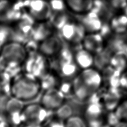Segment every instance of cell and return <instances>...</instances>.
<instances>
[{
    "label": "cell",
    "instance_id": "4",
    "mask_svg": "<svg viewBox=\"0 0 127 127\" xmlns=\"http://www.w3.org/2000/svg\"><path fill=\"white\" fill-rule=\"evenodd\" d=\"M53 112L45 109L40 103H31L25 105L22 111L23 124L26 126L39 127L49 121Z\"/></svg>",
    "mask_w": 127,
    "mask_h": 127
},
{
    "label": "cell",
    "instance_id": "21",
    "mask_svg": "<svg viewBox=\"0 0 127 127\" xmlns=\"http://www.w3.org/2000/svg\"><path fill=\"white\" fill-rule=\"evenodd\" d=\"M110 65L122 72L125 71L127 68V56L125 52L120 51L114 54L111 58Z\"/></svg>",
    "mask_w": 127,
    "mask_h": 127
},
{
    "label": "cell",
    "instance_id": "26",
    "mask_svg": "<svg viewBox=\"0 0 127 127\" xmlns=\"http://www.w3.org/2000/svg\"><path fill=\"white\" fill-rule=\"evenodd\" d=\"M65 127H85L87 126V122L80 115L74 114L64 121Z\"/></svg>",
    "mask_w": 127,
    "mask_h": 127
},
{
    "label": "cell",
    "instance_id": "6",
    "mask_svg": "<svg viewBox=\"0 0 127 127\" xmlns=\"http://www.w3.org/2000/svg\"><path fill=\"white\" fill-rule=\"evenodd\" d=\"M24 8L35 22L49 21L53 14L51 4L46 0H28Z\"/></svg>",
    "mask_w": 127,
    "mask_h": 127
},
{
    "label": "cell",
    "instance_id": "31",
    "mask_svg": "<svg viewBox=\"0 0 127 127\" xmlns=\"http://www.w3.org/2000/svg\"><path fill=\"white\" fill-rule=\"evenodd\" d=\"M47 126L49 127H65L64 121L57 118L55 119H52L48 122Z\"/></svg>",
    "mask_w": 127,
    "mask_h": 127
},
{
    "label": "cell",
    "instance_id": "9",
    "mask_svg": "<svg viewBox=\"0 0 127 127\" xmlns=\"http://www.w3.org/2000/svg\"><path fill=\"white\" fill-rule=\"evenodd\" d=\"M66 96L58 88H53L44 90L41 97L40 103L51 112H55L65 102Z\"/></svg>",
    "mask_w": 127,
    "mask_h": 127
},
{
    "label": "cell",
    "instance_id": "10",
    "mask_svg": "<svg viewBox=\"0 0 127 127\" xmlns=\"http://www.w3.org/2000/svg\"><path fill=\"white\" fill-rule=\"evenodd\" d=\"M24 106V102L12 96L6 101L4 110L10 126H18L23 124L22 111Z\"/></svg>",
    "mask_w": 127,
    "mask_h": 127
},
{
    "label": "cell",
    "instance_id": "14",
    "mask_svg": "<svg viewBox=\"0 0 127 127\" xmlns=\"http://www.w3.org/2000/svg\"><path fill=\"white\" fill-rule=\"evenodd\" d=\"M104 38L99 32L87 33L82 42V47L95 54L104 48Z\"/></svg>",
    "mask_w": 127,
    "mask_h": 127
},
{
    "label": "cell",
    "instance_id": "12",
    "mask_svg": "<svg viewBox=\"0 0 127 127\" xmlns=\"http://www.w3.org/2000/svg\"><path fill=\"white\" fill-rule=\"evenodd\" d=\"M76 19L84 26L87 33L99 32L103 24L99 15L91 10L84 14L76 15Z\"/></svg>",
    "mask_w": 127,
    "mask_h": 127
},
{
    "label": "cell",
    "instance_id": "33",
    "mask_svg": "<svg viewBox=\"0 0 127 127\" xmlns=\"http://www.w3.org/2000/svg\"><path fill=\"white\" fill-rule=\"evenodd\" d=\"M6 66L5 64H4L3 60L2 59V58L0 57V72L6 70Z\"/></svg>",
    "mask_w": 127,
    "mask_h": 127
},
{
    "label": "cell",
    "instance_id": "13",
    "mask_svg": "<svg viewBox=\"0 0 127 127\" xmlns=\"http://www.w3.org/2000/svg\"><path fill=\"white\" fill-rule=\"evenodd\" d=\"M121 88H108L102 99L105 110L108 112L114 111L119 105L122 96Z\"/></svg>",
    "mask_w": 127,
    "mask_h": 127
},
{
    "label": "cell",
    "instance_id": "15",
    "mask_svg": "<svg viewBox=\"0 0 127 127\" xmlns=\"http://www.w3.org/2000/svg\"><path fill=\"white\" fill-rule=\"evenodd\" d=\"M73 57L74 62L81 70L94 66V55L83 47L75 49L73 52Z\"/></svg>",
    "mask_w": 127,
    "mask_h": 127
},
{
    "label": "cell",
    "instance_id": "3",
    "mask_svg": "<svg viewBox=\"0 0 127 127\" xmlns=\"http://www.w3.org/2000/svg\"><path fill=\"white\" fill-rule=\"evenodd\" d=\"M59 32V35L65 44L75 49L82 47V42L86 35V31L77 20L72 19L62 26Z\"/></svg>",
    "mask_w": 127,
    "mask_h": 127
},
{
    "label": "cell",
    "instance_id": "20",
    "mask_svg": "<svg viewBox=\"0 0 127 127\" xmlns=\"http://www.w3.org/2000/svg\"><path fill=\"white\" fill-rule=\"evenodd\" d=\"M109 23L112 31L115 33L123 34L127 31V16L124 13L114 16Z\"/></svg>",
    "mask_w": 127,
    "mask_h": 127
},
{
    "label": "cell",
    "instance_id": "28",
    "mask_svg": "<svg viewBox=\"0 0 127 127\" xmlns=\"http://www.w3.org/2000/svg\"><path fill=\"white\" fill-rule=\"evenodd\" d=\"M112 29L111 28L110 23H103L100 30L99 32L102 37L105 40L110 36L112 33Z\"/></svg>",
    "mask_w": 127,
    "mask_h": 127
},
{
    "label": "cell",
    "instance_id": "35",
    "mask_svg": "<svg viewBox=\"0 0 127 127\" xmlns=\"http://www.w3.org/2000/svg\"><path fill=\"white\" fill-rule=\"evenodd\" d=\"M124 52H125V53H126V55H127V46H126V49H125V51H124Z\"/></svg>",
    "mask_w": 127,
    "mask_h": 127
},
{
    "label": "cell",
    "instance_id": "1",
    "mask_svg": "<svg viewBox=\"0 0 127 127\" xmlns=\"http://www.w3.org/2000/svg\"><path fill=\"white\" fill-rule=\"evenodd\" d=\"M42 90L39 79L25 72L12 77L10 94L25 103L37 99Z\"/></svg>",
    "mask_w": 127,
    "mask_h": 127
},
{
    "label": "cell",
    "instance_id": "8",
    "mask_svg": "<svg viewBox=\"0 0 127 127\" xmlns=\"http://www.w3.org/2000/svg\"><path fill=\"white\" fill-rule=\"evenodd\" d=\"M23 16L12 26L13 32V41L25 44L31 39L35 22L28 15L26 18H24Z\"/></svg>",
    "mask_w": 127,
    "mask_h": 127
},
{
    "label": "cell",
    "instance_id": "32",
    "mask_svg": "<svg viewBox=\"0 0 127 127\" xmlns=\"http://www.w3.org/2000/svg\"><path fill=\"white\" fill-rule=\"evenodd\" d=\"M9 126H10V124L6 115L0 113V127H6Z\"/></svg>",
    "mask_w": 127,
    "mask_h": 127
},
{
    "label": "cell",
    "instance_id": "24",
    "mask_svg": "<svg viewBox=\"0 0 127 127\" xmlns=\"http://www.w3.org/2000/svg\"><path fill=\"white\" fill-rule=\"evenodd\" d=\"M13 40V32L12 26L8 24L0 23V44L2 46L6 43Z\"/></svg>",
    "mask_w": 127,
    "mask_h": 127
},
{
    "label": "cell",
    "instance_id": "16",
    "mask_svg": "<svg viewBox=\"0 0 127 127\" xmlns=\"http://www.w3.org/2000/svg\"><path fill=\"white\" fill-rule=\"evenodd\" d=\"M56 30L49 21L35 22L31 40L39 43L52 34Z\"/></svg>",
    "mask_w": 127,
    "mask_h": 127
},
{
    "label": "cell",
    "instance_id": "2",
    "mask_svg": "<svg viewBox=\"0 0 127 127\" xmlns=\"http://www.w3.org/2000/svg\"><path fill=\"white\" fill-rule=\"evenodd\" d=\"M28 52L25 45L16 41H11L1 47L0 57L5 64L7 71L20 69L25 62Z\"/></svg>",
    "mask_w": 127,
    "mask_h": 127
},
{
    "label": "cell",
    "instance_id": "19",
    "mask_svg": "<svg viewBox=\"0 0 127 127\" xmlns=\"http://www.w3.org/2000/svg\"><path fill=\"white\" fill-rule=\"evenodd\" d=\"M105 110L102 103H87L83 116L86 122L96 119L102 117Z\"/></svg>",
    "mask_w": 127,
    "mask_h": 127
},
{
    "label": "cell",
    "instance_id": "37",
    "mask_svg": "<svg viewBox=\"0 0 127 127\" xmlns=\"http://www.w3.org/2000/svg\"><path fill=\"white\" fill-rule=\"evenodd\" d=\"M108 1H110V0H108Z\"/></svg>",
    "mask_w": 127,
    "mask_h": 127
},
{
    "label": "cell",
    "instance_id": "34",
    "mask_svg": "<svg viewBox=\"0 0 127 127\" xmlns=\"http://www.w3.org/2000/svg\"><path fill=\"white\" fill-rule=\"evenodd\" d=\"M123 11H124V14H125L127 16V6L126 7L123 9Z\"/></svg>",
    "mask_w": 127,
    "mask_h": 127
},
{
    "label": "cell",
    "instance_id": "30",
    "mask_svg": "<svg viewBox=\"0 0 127 127\" xmlns=\"http://www.w3.org/2000/svg\"><path fill=\"white\" fill-rule=\"evenodd\" d=\"M104 122L103 119V117H101L100 118L87 122V126H90L91 127H100L104 126Z\"/></svg>",
    "mask_w": 127,
    "mask_h": 127
},
{
    "label": "cell",
    "instance_id": "22",
    "mask_svg": "<svg viewBox=\"0 0 127 127\" xmlns=\"http://www.w3.org/2000/svg\"><path fill=\"white\" fill-rule=\"evenodd\" d=\"M42 90H47L51 88H57L60 82L58 81V78L53 72H50L39 79Z\"/></svg>",
    "mask_w": 127,
    "mask_h": 127
},
{
    "label": "cell",
    "instance_id": "27",
    "mask_svg": "<svg viewBox=\"0 0 127 127\" xmlns=\"http://www.w3.org/2000/svg\"><path fill=\"white\" fill-rule=\"evenodd\" d=\"M106 126H116L119 122L121 121L117 117L114 111L109 112L106 116Z\"/></svg>",
    "mask_w": 127,
    "mask_h": 127
},
{
    "label": "cell",
    "instance_id": "18",
    "mask_svg": "<svg viewBox=\"0 0 127 127\" xmlns=\"http://www.w3.org/2000/svg\"><path fill=\"white\" fill-rule=\"evenodd\" d=\"M94 55V66L101 71L106 66L110 65V59L114 54L108 47L105 46L101 51Z\"/></svg>",
    "mask_w": 127,
    "mask_h": 127
},
{
    "label": "cell",
    "instance_id": "36",
    "mask_svg": "<svg viewBox=\"0 0 127 127\" xmlns=\"http://www.w3.org/2000/svg\"><path fill=\"white\" fill-rule=\"evenodd\" d=\"M1 47H2V45L0 44V50H1Z\"/></svg>",
    "mask_w": 127,
    "mask_h": 127
},
{
    "label": "cell",
    "instance_id": "23",
    "mask_svg": "<svg viewBox=\"0 0 127 127\" xmlns=\"http://www.w3.org/2000/svg\"><path fill=\"white\" fill-rule=\"evenodd\" d=\"M74 107L73 105L65 102L55 111L56 117L62 121H65L72 115L74 114Z\"/></svg>",
    "mask_w": 127,
    "mask_h": 127
},
{
    "label": "cell",
    "instance_id": "11",
    "mask_svg": "<svg viewBox=\"0 0 127 127\" xmlns=\"http://www.w3.org/2000/svg\"><path fill=\"white\" fill-rule=\"evenodd\" d=\"M83 83L93 93L101 87L103 83L101 72L96 68L90 67L82 70L79 73Z\"/></svg>",
    "mask_w": 127,
    "mask_h": 127
},
{
    "label": "cell",
    "instance_id": "17",
    "mask_svg": "<svg viewBox=\"0 0 127 127\" xmlns=\"http://www.w3.org/2000/svg\"><path fill=\"white\" fill-rule=\"evenodd\" d=\"M94 0H64L66 8L76 15L84 14L91 10Z\"/></svg>",
    "mask_w": 127,
    "mask_h": 127
},
{
    "label": "cell",
    "instance_id": "25",
    "mask_svg": "<svg viewBox=\"0 0 127 127\" xmlns=\"http://www.w3.org/2000/svg\"><path fill=\"white\" fill-rule=\"evenodd\" d=\"M12 76L6 70L0 72V89L1 93L10 92V88Z\"/></svg>",
    "mask_w": 127,
    "mask_h": 127
},
{
    "label": "cell",
    "instance_id": "7",
    "mask_svg": "<svg viewBox=\"0 0 127 127\" xmlns=\"http://www.w3.org/2000/svg\"><path fill=\"white\" fill-rule=\"evenodd\" d=\"M65 43L57 34L53 33L38 43V52L48 58H53L64 46Z\"/></svg>",
    "mask_w": 127,
    "mask_h": 127
},
{
    "label": "cell",
    "instance_id": "5",
    "mask_svg": "<svg viewBox=\"0 0 127 127\" xmlns=\"http://www.w3.org/2000/svg\"><path fill=\"white\" fill-rule=\"evenodd\" d=\"M48 59L38 51L28 54L23 64L25 72L39 79H41L51 72L52 65Z\"/></svg>",
    "mask_w": 127,
    "mask_h": 127
},
{
    "label": "cell",
    "instance_id": "29",
    "mask_svg": "<svg viewBox=\"0 0 127 127\" xmlns=\"http://www.w3.org/2000/svg\"><path fill=\"white\" fill-rule=\"evenodd\" d=\"M109 1L115 11L123 10L127 5V0H110Z\"/></svg>",
    "mask_w": 127,
    "mask_h": 127
}]
</instances>
